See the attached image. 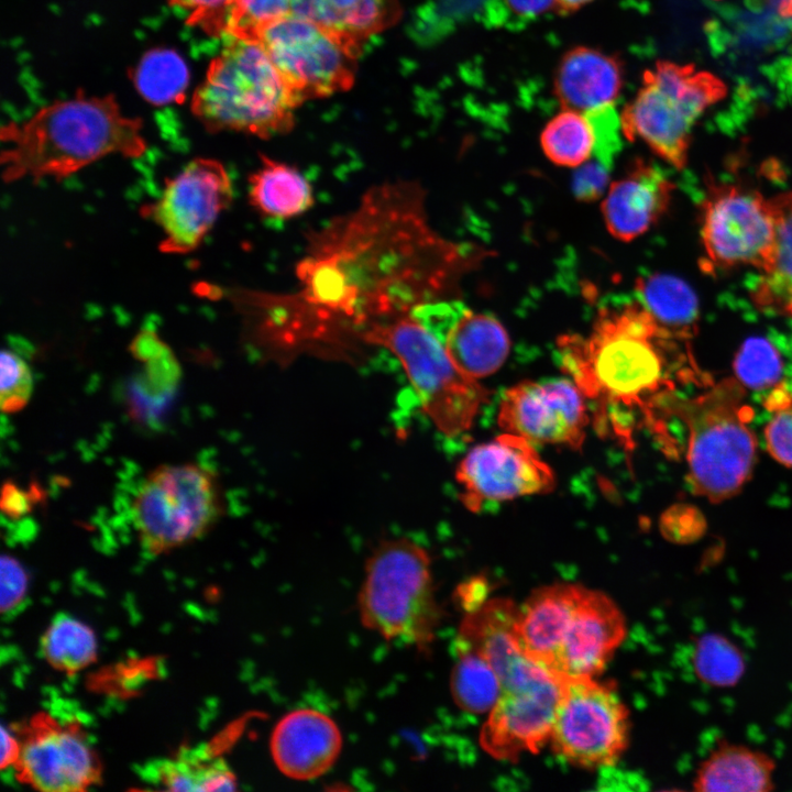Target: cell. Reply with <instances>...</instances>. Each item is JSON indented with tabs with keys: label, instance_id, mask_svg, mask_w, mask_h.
I'll list each match as a JSON object with an SVG mask.
<instances>
[{
	"label": "cell",
	"instance_id": "obj_20",
	"mask_svg": "<svg viewBox=\"0 0 792 792\" xmlns=\"http://www.w3.org/2000/svg\"><path fill=\"white\" fill-rule=\"evenodd\" d=\"M674 185L658 168L636 160L626 175L612 184L602 204L609 233L631 241L648 231L667 211Z\"/></svg>",
	"mask_w": 792,
	"mask_h": 792
},
{
	"label": "cell",
	"instance_id": "obj_38",
	"mask_svg": "<svg viewBox=\"0 0 792 792\" xmlns=\"http://www.w3.org/2000/svg\"><path fill=\"white\" fill-rule=\"evenodd\" d=\"M0 407L4 414H15L29 403L33 392V376L28 363L11 350L1 352Z\"/></svg>",
	"mask_w": 792,
	"mask_h": 792
},
{
	"label": "cell",
	"instance_id": "obj_13",
	"mask_svg": "<svg viewBox=\"0 0 792 792\" xmlns=\"http://www.w3.org/2000/svg\"><path fill=\"white\" fill-rule=\"evenodd\" d=\"M562 681L528 658L514 668L482 728L483 749L509 761L537 752L550 739Z\"/></svg>",
	"mask_w": 792,
	"mask_h": 792
},
{
	"label": "cell",
	"instance_id": "obj_17",
	"mask_svg": "<svg viewBox=\"0 0 792 792\" xmlns=\"http://www.w3.org/2000/svg\"><path fill=\"white\" fill-rule=\"evenodd\" d=\"M588 424L585 397L572 381H524L501 400L498 425L531 443L580 449Z\"/></svg>",
	"mask_w": 792,
	"mask_h": 792
},
{
	"label": "cell",
	"instance_id": "obj_11",
	"mask_svg": "<svg viewBox=\"0 0 792 792\" xmlns=\"http://www.w3.org/2000/svg\"><path fill=\"white\" fill-rule=\"evenodd\" d=\"M628 713L609 686L593 678L562 681L550 735L553 750L571 763L612 766L628 741Z\"/></svg>",
	"mask_w": 792,
	"mask_h": 792
},
{
	"label": "cell",
	"instance_id": "obj_36",
	"mask_svg": "<svg viewBox=\"0 0 792 792\" xmlns=\"http://www.w3.org/2000/svg\"><path fill=\"white\" fill-rule=\"evenodd\" d=\"M734 370L737 380L751 389L773 386L782 373V360L779 352L763 338H750L740 346Z\"/></svg>",
	"mask_w": 792,
	"mask_h": 792
},
{
	"label": "cell",
	"instance_id": "obj_40",
	"mask_svg": "<svg viewBox=\"0 0 792 792\" xmlns=\"http://www.w3.org/2000/svg\"><path fill=\"white\" fill-rule=\"evenodd\" d=\"M585 114L588 117L594 130V152L596 160L610 169L614 158L620 150V140L618 136V125L620 122L612 107Z\"/></svg>",
	"mask_w": 792,
	"mask_h": 792
},
{
	"label": "cell",
	"instance_id": "obj_30",
	"mask_svg": "<svg viewBox=\"0 0 792 792\" xmlns=\"http://www.w3.org/2000/svg\"><path fill=\"white\" fill-rule=\"evenodd\" d=\"M157 781L169 791H231L237 778L221 758L205 749L184 750L163 761L156 770Z\"/></svg>",
	"mask_w": 792,
	"mask_h": 792
},
{
	"label": "cell",
	"instance_id": "obj_21",
	"mask_svg": "<svg viewBox=\"0 0 792 792\" xmlns=\"http://www.w3.org/2000/svg\"><path fill=\"white\" fill-rule=\"evenodd\" d=\"M624 85L623 62L597 48L576 46L559 62L554 95L564 109L592 112L612 107Z\"/></svg>",
	"mask_w": 792,
	"mask_h": 792
},
{
	"label": "cell",
	"instance_id": "obj_15",
	"mask_svg": "<svg viewBox=\"0 0 792 792\" xmlns=\"http://www.w3.org/2000/svg\"><path fill=\"white\" fill-rule=\"evenodd\" d=\"M460 499L472 512L484 504L550 492L554 473L532 443L505 432L479 444L461 460L455 472Z\"/></svg>",
	"mask_w": 792,
	"mask_h": 792
},
{
	"label": "cell",
	"instance_id": "obj_8",
	"mask_svg": "<svg viewBox=\"0 0 792 792\" xmlns=\"http://www.w3.org/2000/svg\"><path fill=\"white\" fill-rule=\"evenodd\" d=\"M724 82L693 64L659 61L645 70L642 86L619 118L629 141L640 139L675 168L688 162L692 128L712 105L726 95Z\"/></svg>",
	"mask_w": 792,
	"mask_h": 792
},
{
	"label": "cell",
	"instance_id": "obj_10",
	"mask_svg": "<svg viewBox=\"0 0 792 792\" xmlns=\"http://www.w3.org/2000/svg\"><path fill=\"white\" fill-rule=\"evenodd\" d=\"M253 41L302 101L345 91L354 82L356 55L308 19L290 13L263 26Z\"/></svg>",
	"mask_w": 792,
	"mask_h": 792
},
{
	"label": "cell",
	"instance_id": "obj_48",
	"mask_svg": "<svg viewBox=\"0 0 792 792\" xmlns=\"http://www.w3.org/2000/svg\"><path fill=\"white\" fill-rule=\"evenodd\" d=\"M593 0H556V11L560 14L572 13Z\"/></svg>",
	"mask_w": 792,
	"mask_h": 792
},
{
	"label": "cell",
	"instance_id": "obj_47",
	"mask_svg": "<svg viewBox=\"0 0 792 792\" xmlns=\"http://www.w3.org/2000/svg\"><path fill=\"white\" fill-rule=\"evenodd\" d=\"M21 748V741L4 726L1 728V768L15 765Z\"/></svg>",
	"mask_w": 792,
	"mask_h": 792
},
{
	"label": "cell",
	"instance_id": "obj_37",
	"mask_svg": "<svg viewBox=\"0 0 792 792\" xmlns=\"http://www.w3.org/2000/svg\"><path fill=\"white\" fill-rule=\"evenodd\" d=\"M294 0H233L226 34L253 41L263 26L293 13Z\"/></svg>",
	"mask_w": 792,
	"mask_h": 792
},
{
	"label": "cell",
	"instance_id": "obj_1",
	"mask_svg": "<svg viewBox=\"0 0 792 792\" xmlns=\"http://www.w3.org/2000/svg\"><path fill=\"white\" fill-rule=\"evenodd\" d=\"M298 273L296 318L317 334L346 329L359 337L374 323L457 294L462 276L488 253L452 243L428 224L422 194L392 184L366 195L312 245Z\"/></svg>",
	"mask_w": 792,
	"mask_h": 792
},
{
	"label": "cell",
	"instance_id": "obj_25",
	"mask_svg": "<svg viewBox=\"0 0 792 792\" xmlns=\"http://www.w3.org/2000/svg\"><path fill=\"white\" fill-rule=\"evenodd\" d=\"M776 761L767 752L722 741L698 765L692 782L697 792H769Z\"/></svg>",
	"mask_w": 792,
	"mask_h": 792
},
{
	"label": "cell",
	"instance_id": "obj_29",
	"mask_svg": "<svg viewBox=\"0 0 792 792\" xmlns=\"http://www.w3.org/2000/svg\"><path fill=\"white\" fill-rule=\"evenodd\" d=\"M636 294L638 301L674 338L695 333L698 301L685 282L673 275L650 274L637 279Z\"/></svg>",
	"mask_w": 792,
	"mask_h": 792
},
{
	"label": "cell",
	"instance_id": "obj_22",
	"mask_svg": "<svg viewBox=\"0 0 792 792\" xmlns=\"http://www.w3.org/2000/svg\"><path fill=\"white\" fill-rule=\"evenodd\" d=\"M583 586L553 584L534 592L518 608L515 635L528 659L551 673Z\"/></svg>",
	"mask_w": 792,
	"mask_h": 792
},
{
	"label": "cell",
	"instance_id": "obj_46",
	"mask_svg": "<svg viewBox=\"0 0 792 792\" xmlns=\"http://www.w3.org/2000/svg\"><path fill=\"white\" fill-rule=\"evenodd\" d=\"M1 508L10 516H20L29 509V502L24 492L12 483H7L2 488Z\"/></svg>",
	"mask_w": 792,
	"mask_h": 792
},
{
	"label": "cell",
	"instance_id": "obj_33",
	"mask_svg": "<svg viewBox=\"0 0 792 792\" xmlns=\"http://www.w3.org/2000/svg\"><path fill=\"white\" fill-rule=\"evenodd\" d=\"M188 80V69L184 59L167 48L147 52L133 73L136 89L154 106L180 102Z\"/></svg>",
	"mask_w": 792,
	"mask_h": 792
},
{
	"label": "cell",
	"instance_id": "obj_5",
	"mask_svg": "<svg viewBox=\"0 0 792 792\" xmlns=\"http://www.w3.org/2000/svg\"><path fill=\"white\" fill-rule=\"evenodd\" d=\"M744 387L728 377L694 397L670 394L663 400V410L675 415L689 431L691 485L714 503L737 494L755 465L757 440L748 425L752 414Z\"/></svg>",
	"mask_w": 792,
	"mask_h": 792
},
{
	"label": "cell",
	"instance_id": "obj_6",
	"mask_svg": "<svg viewBox=\"0 0 792 792\" xmlns=\"http://www.w3.org/2000/svg\"><path fill=\"white\" fill-rule=\"evenodd\" d=\"M430 564L428 552L410 539L380 543L358 596L363 626L387 641L428 649L440 618Z\"/></svg>",
	"mask_w": 792,
	"mask_h": 792
},
{
	"label": "cell",
	"instance_id": "obj_14",
	"mask_svg": "<svg viewBox=\"0 0 792 792\" xmlns=\"http://www.w3.org/2000/svg\"><path fill=\"white\" fill-rule=\"evenodd\" d=\"M232 183L217 160L196 158L168 179L154 202L141 213L163 231L160 250L185 254L196 250L232 200Z\"/></svg>",
	"mask_w": 792,
	"mask_h": 792
},
{
	"label": "cell",
	"instance_id": "obj_19",
	"mask_svg": "<svg viewBox=\"0 0 792 792\" xmlns=\"http://www.w3.org/2000/svg\"><path fill=\"white\" fill-rule=\"evenodd\" d=\"M270 749L275 766L284 776L307 781L331 769L342 750V735L330 716L300 708L277 722Z\"/></svg>",
	"mask_w": 792,
	"mask_h": 792
},
{
	"label": "cell",
	"instance_id": "obj_4",
	"mask_svg": "<svg viewBox=\"0 0 792 792\" xmlns=\"http://www.w3.org/2000/svg\"><path fill=\"white\" fill-rule=\"evenodd\" d=\"M302 102L257 42L230 37L194 92L191 110L210 132L270 139L292 130Z\"/></svg>",
	"mask_w": 792,
	"mask_h": 792
},
{
	"label": "cell",
	"instance_id": "obj_39",
	"mask_svg": "<svg viewBox=\"0 0 792 792\" xmlns=\"http://www.w3.org/2000/svg\"><path fill=\"white\" fill-rule=\"evenodd\" d=\"M186 13V23L208 35L226 34L233 0H168Z\"/></svg>",
	"mask_w": 792,
	"mask_h": 792
},
{
	"label": "cell",
	"instance_id": "obj_9",
	"mask_svg": "<svg viewBox=\"0 0 792 792\" xmlns=\"http://www.w3.org/2000/svg\"><path fill=\"white\" fill-rule=\"evenodd\" d=\"M217 475L194 463L158 465L143 479L132 501L141 546L164 554L204 537L222 513Z\"/></svg>",
	"mask_w": 792,
	"mask_h": 792
},
{
	"label": "cell",
	"instance_id": "obj_45",
	"mask_svg": "<svg viewBox=\"0 0 792 792\" xmlns=\"http://www.w3.org/2000/svg\"><path fill=\"white\" fill-rule=\"evenodd\" d=\"M512 18L530 20L556 10V0H501Z\"/></svg>",
	"mask_w": 792,
	"mask_h": 792
},
{
	"label": "cell",
	"instance_id": "obj_2",
	"mask_svg": "<svg viewBox=\"0 0 792 792\" xmlns=\"http://www.w3.org/2000/svg\"><path fill=\"white\" fill-rule=\"evenodd\" d=\"M674 337L639 302L602 308L587 336L563 334L564 372L594 406L596 428L630 443L632 413L653 417L670 395L668 342Z\"/></svg>",
	"mask_w": 792,
	"mask_h": 792
},
{
	"label": "cell",
	"instance_id": "obj_28",
	"mask_svg": "<svg viewBox=\"0 0 792 792\" xmlns=\"http://www.w3.org/2000/svg\"><path fill=\"white\" fill-rule=\"evenodd\" d=\"M769 200L777 229L774 251L750 296L757 308L792 317V191Z\"/></svg>",
	"mask_w": 792,
	"mask_h": 792
},
{
	"label": "cell",
	"instance_id": "obj_23",
	"mask_svg": "<svg viewBox=\"0 0 792 792\" xmlns=\"http://www.w3.org/2000/svg\"><path fill=\"white\" fill-rule=\"evenodd\" d=\"M293 13L317 23L358 56L370 36L396 23L400 8L397 0H294Z\"/></svg>",
	"mask_w": 792,
	"mask_h": 792
},
{
	"label": "cell",
	"instance_id": "obj_32",
	"mask_svg": "<svg viewBox=\"0 0 792 792\" xmlns=\"http://www.w3.org/2000/svg\"><path fill=\"white\" fill-rule=\"evenodd\" d=\"M450 690L455 704L472 714L493 708L501 691V680L493 667L479 653L458 649V661L450 676Z\"/></svg>",
	"mask_w": 792,
	"mask_h": 792
},
{
	"label": "cell",
	"instance_id": "obj_24",
	"mask_svg": "<svg viewBox=\"0 0 792 792\" xmlns=\"http://www.w3.org/2000/svg\"><path fill=\"white\" fill-rule=\"evenodd\" d=\"M517 614L518 608L509 600L484 602L469 612L462 622L458 649L472 650L482 656L502 680L527 658L515 635Z\"/></svg>",
	"mask_w": 792,
	"mask_h": 792
},
{
	"label": "cell",
	"instance_id": "obj_41",
	"mask_svg": "<svg viewBox=\"0 0 792 792\" xmlns=\"http://www.w3.org/2000/svg\"><path fill=\"white\" fill-rule=\"evenodd\" d=\"M660 527L670 541L690 543L703 535L705 520L694 507L676 505L663 514Z\"/></svg>",
	"mask_w": 792,
	"mask_h": 792
},
{
	"label": "cell",
	"instance_id": "obj_12",
	"mask_svg": "<svg viewBox=\"0 0 792 792\" xmlns=\"http://www.w3.org/2000/svg\"><path fill=\"white\" fill-rule=\"evenodd\" d=\"M770 200L737 185H712L703 201L701 240L712 270L752 266L763 272L776 244Z\"/></svg>",
	"mask_w": 792,
	"mask_h": 792
},
{
	"label": "cell",
	"instance_id": "obj_18",
	"mask_svg": "<svg viewBox=\"0 0 792 792\" xmlns=\"http://www.w3.org/2000/svg\"><path fill=\"white\" fill-rule=\"evenodd\" d=\"M625 619L604 593L583 587L551 673L561 680L593 678L625 637Z\"/></svg>",
	"mask_w": 792,
	"mask_h": 792
},
{
	"label": "cell",
	"instance_id": "obj_27",
	"mask_svg": "<svg viewBox=\"0 0 792 792\" xmlns=\"http://www.w3.org/2000/svg\"><path fill=\"white\" fill-rule=\"evenodd\" d=\"M249 200L256 211L274 220H287L314 204L305 176L284 162L261 155L260 167L249 177Z\"/></svg>",
	"mask_w": 792,
	"mask_h": 792
},
{
	"label": "cell",
	"instance_id": "obj_35",
	"mask_svg": "<svg viewBox=\"0 0 792 792\" xmlns=\"http://www.w3.org/2000/svg\"><path fill=\"white\" fill-rule=\"evenodd\" d=\"M692 666L697 679L714 688L735 686L746 671L740 649L717 632H706L697 638Z\"/></svg>",
	"mask_w": 792,
	"mask_h": 792
},
{
	"label": "cell",
	"instance_id": "obj_26",
	"mask_svg": "<svg viewBox=\"0 0 792 792\" xmlns=\"http://www.w3.org/2000/svg\"><path fill=\"white\" fill-rule=\"evenodd\" d=\"M458 369L479 380L497 371L509 353L505 328L494 317L466 311L441 342Z\"/></svg>",
	"mask_w": 792,
	"mask_h": 792
},
{
	"label": "cell",
	"instance_id": "obj_44",
	"mask_svg": "<svg viewBox=\"0 0 792 792\" xmlns=\"http://www.w3.org/2000/svg\"><path fill=\"white\" fill-rule=\"evenodd\" d=\"M608 173L609 169L598 160L583 164L573 174L572 191L575 198L583 202L597 200L607 186Z\"/></svg>",
	"mask_w": 792,
	"mask_h": 792
},
{
	"label": "cell",
	"instance_id": "obj_31",
	"mask_svg": "<svg viewBox=\"0 0 792 792\" xmlns=\"http://www.w3.org/2000/svg\"><path fill=\"white\" fill-rule=\"evenodd\" d=\"M40 651L53 669L73 674L95 661L97 638L94 630L81 620L59 614L43 632Z\"/></svg>",
	"mask_w": 792,
	"mask_h": 792
},
{
	"label": "cell",
	"instance_id": "obj_16",
	"mask_svg": "<svg viewBox=\"0 0 792 792\" xmlns=\"http://www.w3.org/2000/svg\"><path fill=\"white\" fill-rule=\"evenodd\" d=\"M14 765L20 782L46 792L85 791L101 781V763L79 725L38 714L26 726Z\"/></svg>",
	"mask_w": 792,
	"mask_h": 792
},
{
	"label": "cell",
	"instance_id": "obj_3",
	"mask_svg": "<svg viewBox=\"0 0 792 792\" xmlns=\"http://www.w3.org/2000/svg\"><path fill=\"white\" fill-rule=\"evenodd\" d=\"M142 121L122 114L112 96L78 92L52 102L21 123L1 128L2 179H63L110 154L138 158L147 148Z\"/></svg>",
	"mask_w": 792,
	"mask_h": 792
},
{
	"label": "cell",
	"instance_id": "obj_34",
	"mask_svg": "<svg viewBox=\"0 0 792 792\" xmlns=\"http://www.w3.org/2000/svg\"><path fill=\"white\" fill-rule=\"evenodd\" d=\"M540 143L551 162L559 166L575 167L591 156L595 135L585 113L563 108L546 124Z\"/></svg>",
	"mask_w": 792,
	"mask_h": 792
},
{
	"label": "cell",
	"instance_id": "obj_7",
	"mask_svg": "<svg viewBox=\"0 0 792 792\" xmlns=\"http://www.w3.org/2000/svg\"><path fill=\"white\" fill-rule=\"evenodd\" d=\"M361 340L397 359L424 413L447 437L469 430L488 402L491 392L461 372L441 341L413 314L374 323Z\"/></svg>",
	"mask_w": 792,
	"mask_h": 792
},
{
	"label": "cell",
	"instance_id": "obj_42",
	"mask_svg": "<svg viewBox=\"0 0 792 792\" xmlns=\"http://www.w3.org/2000/svg\"><path fill=\"white\" fill-rule=\"evenodd\" d=\"M770 454L781 464L792 468V406L787 405L774 414L765 429Z\"/></svg>",
	"mask_w": 792,
	"mask_h": 792
},
{
	"label": "cell",
	"instance_id": "obj_43",
	"mask_svg": "<svg viewBox=\"0 0 792 792\" xmlns=\"http://www.w3.org/2000/svg\"><path fill=\"white\" fill-rule=\"evenodd\" d=\"M1 612L14 610L25 598L28 592V574L21 563L11 556L1 558Z\"/></svg>",
	"mask_w": 792,
	"mask_h": 792
}]
</instances>
